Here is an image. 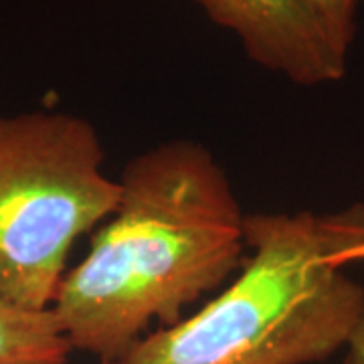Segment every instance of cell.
<instances>
[{
	"label": "cell",
	"instance_id": "1",
	"mask_svg": "<svg viewBox=\"0 0 364 364\" xmlns=\"http://www.w3.org/2000/svg\"><path fill=\"white\" fill-rule=\"evenodd\" d=\"M112 221L65 273L51 310L73 348L116 364L152 322L186 306L245 261V217L221 164L193 140L160 144L126 164Z\"/></svg>",
	"mask_w": 364,
	"mask_h": 364
},
{
	"label": "cell",
	"instance_id": "2",
	"mask_svg": "<svg viewBox=\"0 0 364 364\" xmlns=\"http://www.w3.org/2000/svg\"><path fill=\"white\" fill-rule=\"evenodd\" d=\"M251 255L221 296L142 338L116 364H312L348 344L364 289L340 255L364 243V207L245 217Z\"/></svg>",
	"mask_w": 364,
	"mask_h": 364
},
{
	"label": "cell",
	"instance_id": "3",
	"mask_svg": "<svg viewBox=\"0 0 364 364\" xmlns=\"http://www.w3.org/2000/svg\"><path fill=\"white\" fill-rule=\"evenodd\" d=\"M87 119L61 112L0 114V296L49 310L79 237L116 210Z\"/></svg>",
	"mask_w": 364,
	"mask_h": 364
},
{
	"label": "cell",
	"instance_id": "4",
	"mask_svg": "<svg viewBox=\"0 0 364 364\" xmlns=\"http://www.w3.org/2000/svg\"><path fill=\"white\" fill-rule=\"evenodd\" d=\"M208 18L233 33L247 57L296 85L340 81L346 53L326 35L304 0H195Z\"/></svg>",
	"mask_w": 364,
	"mask_h": 364
},
{
	"label": "cell",
	"instance_id": "5",
	"mask_svg": "<svg viewBox=\"0 0 364 364\" xmlns=\"http://www.w3.org/2000/svg\"><path fill=\"white\" fill-rule=\"evenodd\" d=\"M73 350L57 316L0 296V364H67Z\"/></svg>",
	"mask_w": 364,
	"mask_h": 364
},
{
	"label": "cell",
	"instance_id": "6",
	"mask_svg": "<svg viewBox=\"0 0 364 364\" xmlns=\"http://www.w3.org/2000/svg\"><path fill=\"white\" fill-rule=\"evenodd\" d=\"M308 9L318 18L326 35L340 51H350V45L356 37V14L360 0H304Z\"/></svg>",
	"mask_w": 364,
	"mask_h": 364
},
{
	"label": "cell",
	"instance_id": "7",
	"mask_svg": "<svg viewBox=\"0 0 364 364\" xmlns=\"http://www.w3.org/2000/svg\"><path fill=\"white\" fill-rule=\"evenodd\" d=\"M348 346H350V350L346 356V364H364V318L360 326L356 328Z\"/></svg>",
	"mask_w": 364,
	"mask_h": 364
},
{
	"label": "cell",
	"instance_id": "8",
	"mask_svg": "<svg viewBox=\"0 0 364 364\" xmlns=\"http://www.w3.org/2000/svg\"><path fill=\"white\" fill-rule=\"evenodd\" d=\"M356 261H364V243L360 245H354L348 251H344L342 255H340V265L342 267H346V265H350V263H356Z\"/></svg>",
	"mask_w": 364,
	"mask_h": 364
}]
</instances>
